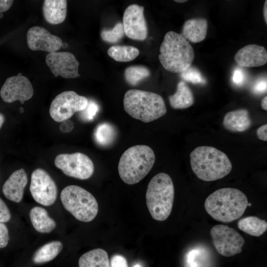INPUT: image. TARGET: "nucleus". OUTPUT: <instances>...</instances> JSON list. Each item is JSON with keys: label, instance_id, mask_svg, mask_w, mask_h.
Wrapping results in <instances>:
<instances>
[{"label": "nucleus", "instance_id": "4", "mask_svg": "<svg viewBox=\"0 0 267 267\" xmlns=\"http://www.w3.org/2000/svg\"><path fill=\"white\" fill-rule=\"evenodd\" d=\"M155 161L153 150L145 145H137L126 150L118 166L119 176L127 184L139 182L150 172Z\"/></svg>", "mask_w": 267, "mask_h": 267}, {"label": "nucleus", "instance_id": "38", "mask_svg": "<svg viewBox=\"0 0 267 267\" xmlns=\"http://www.w3.org/2000/svg\"><path fill=\"white\" fill-rule=\"evenodd\" d=\"M267 125L265 124L259 127L257 131L258 137L263 141L267 140Z\"/></svg>", "mask_w": 267, "mask_h": 267}, {"label": "nucleus", "instance_id": "18", "mask_svg": "<svg viewBox=\"0 0 267 267\" xmlns=\"http://www.w3.org/2000/svg\"><path fill=\"white\" fill-rule=\"evenodd\" d=\"M207 28L208 22L206 19H190L183 24L181 34L187 41L197 43L205 39Z\"/></svg>", "mask_w": 267, "mask_h": 267}, {"label": "nucleus", "instance_id": "23", "mask_svg": "<svg viewBox=\"0 0 267 267\" xmlns=\"http://www.w3.org/2000/svg\"><path fill=\"white\" fill-rule=\"evenodd\" d=\"M79 267H110L107 253L97 248L82 255L79 260Z\"/></svg>", "mask_w": 267, "mask_h": 267}, {"label": "nucleus", "instance_id": "42", "mask_svg": "<svg viewBox=\"0 0 267 267\" xmlns=\"http://www.w3.org/2000/svg\"><path fill=\"white\" fill-rule=\"evenodd\" d=\"M4 120H5V118H4V115L2 113H0V129L1 128L4 122Z\"/></svg>", "mask_w": 267, "mask_h": 267}, {"label": "nucleus", "instance_id": "34", "mask_svg": "<svg viewBox=\"0 0 267 267\" xmlns=\"http://www.w3.org/2000/svg\"><path fill=\"white\" fill-rule=\"evenodd\" d=\"M110 267H128L126 258L120 255H114L111 259Z\"/></svg>", "mask_w": 267, "mask_h": 267}, {"label": "nucleus", "instance_id": "28", "mask_svg": "<svg viewBox=\"0 0 267 267\" xmlns=\"http://www.w3.org/2000/svg\"><path fill=\"white\" fill-rule=\"evenodd\" d=\"M124 75L127 82L132 86H135L142 80L148 77L150 72L143 66H132L125 69Z\"/></svg>", "mask_w": 267, "mask_h": 267}, {"label": "nucleus", "instance_id": "47", "mask_svg": "<svg viewBox=\"0 0 267 267\" xmlns=\"http://www.w3.org/2000/svg\"><path fill=\"white\" fill-rule=\"evenodd\" d=\"M248 206H251V203H248Z\"/></svg>", "mask_w": 267, "mask_h": 267}, {"label": "nucleus", "instance_id": "17", "mask_svg": "<svg viewBox=\"0 0 267 267\" xmlns=\"http://www.w3.org/2000/svg\"><path fill=\"white\" fill-rule=\"evenodd\" d=\"M27 182L28 177L24 169L21 168L15 171L3 185L2 192L4 196L11 201L20 202Z\"/></svg>", "mask_w": 267, "mask_h": 267}, {"label": "nucleus", "instance_id": "21", "mask_svg": "<svg viewBox=\"0 0 267 267\" xmlns=\"http://www.w3.org/2000/svg\"><path fill=\"white\" fill-rule=\"evenodd\" d=\"M29 216L33 226L39 232L49 233L56 227L55 222L48 216L46 210L41 207L32 208Z\"/></svg>", "mask_w": 267, "mask_h": 267}, {"label": "nucleus", "instance_id": "13", "mask_svg": "<svg viewBox=\"0 0 267 267\" xmlns=\"http://www.w3.org/2000/svg\"><path fill=\"white\" fill-rule=\"evenodd\" d=\"M143 11L144 7L137 4L130 5L125 9L122 24L125 34L130 39H146L148 30Z\"/></svg>", "mask_w": 267, "mask_h": 267}, {"label": "nucleus", "instance_id": "39", "mask_svg": "<svg viewBox=\"0 0 267 267\" xmlns=\"http://www.w3.org/2000/svg\"><path fill=\"white\" fill-rule=\"evenodd\" d=\"M13 2V0H0V12H3L8 10Z\"/></svg>", "mask_w": 267, "mask_h": 267}, {"label": "nucleus", "instance_id": "3", "mask_svg": "<svg viewBox=\"0 0 267 267\" xmlns=\"http://www.w3.org/2000/svg\"><path fill=\"white\" fill-rule=\"evenodd\" d=\"M159 59L163 67L174 73L183 72L189 68L194 58V50L181 34L167 32L160 47Z\"/></svg>", "mask_w": 267, "mask_h": 267}, {"label": "nucleus", "instance_id": "40", "mask_svg": "<svg viewBox=\"0 0 267 267\" xmlns=\"http://www.w3.org/2000/svg\"><path fill=\"white\" fill-rule=\"evenodd\" d=\"M261 106L265 110H267V96H265L261 100Z\"/></svg>", "mask_w": 267, "mask_h": 267}, {"label": "nucleus", "instance_id": "32", "mask_svg": "<svg viewBox=\"0 0 267 267\" xmlns=\"http://www.w3.org/2000/svg\"><path fill=\"white\" fill-rule=\"evenodd\" d=\"M9 237L8 230L6 226L0 222V248H3L7 246Z\"/></svg>", "mask_w": 267, "mask_h": 267}, {"label": "nucleus", "instance_id": "19", "mask_svg": "<svg viewBox=\"0 0 267 267\" xmlns=\"http://www.w3.org/2000/svg\"><path fill=\"white\" fill-rule=\"evenodd\" d=\"M251 124L249 112L244 109L228 112L223 120L224 128L234 132H244L250 128Z\"/></svg>", "mask_w": 267, "mask_h": 267}, {"label": "nucleus", "instance_id": "15", "mask_svg": "<svg viewBox=\"0 0 267 267\" xmlns=\"http://www.w3.org/2000/svg\"><path fill=\"white\" fill-rule=\"evenodd\" d=\"M27 45L33 50L51 53L59 50L62 44L61 39L51 34L45 28L34 26L27 33Z\"/></svg>", "mask_w": 267, "mask_h": 267}, {"label": "nucleus", "instance_id": "1", "mask_svg": "<svg viewBox=\"0 0 267 267\" xmlns=\"http://www.w3.org/2000/svg\"><path fill=\"white\" fill-rule=\"evenodd\" d=\"M248 203L243 192L236 188L227 187L218 189L209 195L205 200L204 207L213 219L227 223L240 218Z\"/></svg>", "mask_w": 267, "mask_h": 267}, {"label": "nucleus", "instance_id": "2", "mask_svg": "<svg viewBox=\"0 0 267 267\" xmlns=\"http://www.w3.org/2000/svg\"><path fill=\"white\" fill-rule=\"evenodd\" d=\"M190 162L195 175L206 181L222 178L229 174L232 168L224 153L209 146L195 148L190 154Z\"/></svg>", "mask_w": 267, "mask_h": 267}, {"label": "nucleus", "instance_id": "11", "mask_svg": "<svg viewBox=\"0 0 267 267\" xmlns=\"http://www.w3.org/2000/svg\"><path fill=\"white\" fill-rule=\"evenodd\" d=\"M30 191L35 201L43 206H51L56 200V184L48 173L43 169L38 168L33 172Z\"/></svg>", "mask_w": 267, "mask_h": 267}, {"label": "nucleus", "instance_id": "22", "mask_svg": "<svg viewBox=\"0 0 267 267\" xmlns=\"http://www.w3.org/2000/svg\"><path fill=\"white\" fill-rule=\"evenodd\" d=\"M171 106L174 109H185L191 106L194 102L193 94L184 81L177 85L176 93L169 96Z\"/></svg>", "mask_w": 267, "mask_h": 267}, {"label": "nucleus", "instance_id": "45", "mask_svg": "<svg viewBox=\"0 0 267 267\" xmlns=\"http://www.w3.org/2000/svg\"><path fill=\"white\" fill-rule=\"evenodd\" d=\"M134 267H141V266H139V265H136Z\"/></svg>", "mask_w": 267, "mask_h": 267}, {"label": "nucleus", "instance_id": "7", "mask_svg": "<svg viewBox=\"0 0 267 267\" xmlns=\"http://www.w3.org/2000/svg\"><path fill=\"white\" fill-rule=\"evenodd\" d=\"M60 200L64 208L80 221L91 222L98 213V206L95 197L79 186L65 187L60 193Z\"/></svg>", "mask_w": 267, "mask_h": 267}, {"label": "nucleus", "instance_id": "20", "mask_svg": "<svg viewBox=\"0 0 267 267\" xmlns=\"http://www.w3.org/2000/svg\"><path fill=\"white\" fill-rule=\"evenodd\" d=\"M45 20L51 24H59L65 19L67 1L65 0H45L43 6Z\"/></svg>", "mask_w": 267, "mask_h": 267}, {"label": "nucleus", "instance_id": "27", "mask_svg": "<svg viewBox=\"0 0 267 267\" xmlns=\"http://www.w3.org/2000/svg\"><path fill=\"white\" fill-rule=\"evenodd\" d=\"M116 134L114 127L107 123L99 124L94 132V139L97 143L106 146L111 144Z\"/></svg>", "mask_w": 267, "mask_h": 267}, {"label": "nucleus", "instance_id": "14", "mask_svg": "<svg viewBox=\"0 0 267 267\" xmlns=\"http://www.w3.org/2000/svg\"><path fill=\"white\" fill-rule=\"evenodd\" d=\"M45 63L55 77L60 76L66 79L80 76L78 72L79 63L71 52L61 51L49 53Z\"/></svg>", "mask_w": 267, "mask_h": 267}, {"label": "nucleus", "instance_id": "30", "mask_svg": "<svg viewBox=\"0 0 267 267\" xmlns=\"http://www.w3.org/2000/svg\"><path fill=\"white\" fill-rule=\"evenodd\" d=\"M184 80L194 84H205L206 80L200 71L195 67H190L180 74Z\"/></svg>", "mask_w": 267, "mask_h": 267}, {"label": "nucleus", "instance_id": "29", "mask_svg": "<svg viewBox=\"0 0 267 267\" xmlns=\"http://www.w3.org/2000/svg\"><path fill=\"white\" fill-rule=\"evenodd\" d=\"M125 34L123 24L117 23L113 28L104 29L101 33L102 39L109 43H116L120 41Z\"/></svg>", "mask_w": 267, "mask_h": 267}, {"label": "nucleus", "instance_id": "41", "mask_svg": "<svg viewBox=\"0 0 267 267\" xmlns=\"http://www.w3.org/2000/svg\"><path fill=\"white\" fill-rule=\"evenodd\" d=\"M264 19L266 22V23L267 24V1L266 0L264 6Z\"/></svg>", "mask_w": 267, "mask_h": 267}, {"label": "nucleus", "instance_id": "8", "mask_svg": "<svg viewBox=\"0 0 267 267\" xmlns=\"http://www.w3.org/2000/svg\"><path fill=\"white\" fill-rule=\"evenodd\" d=\"M89 100L74 91H65L58 94L52 100L49 108L51 117L57 122L68 120L75 113L84 110Z\"/></svg>", "mask_w": 267, "mask_h": 267}, {"label": "nucleus", "instance_id": "44", "mask_svg": "<svg viewBox=\"0 0 267 267\" xmlns=\"http://www.w3.org/2000/svg\"><path fill=\"white\" fill-rule=\"evenodd\" d=\"M23 111H24V109L23 108H20V112L21 113H22Z\"/></svg>", "mask_w": 267, "mask_h": 267}, {"label": "nucleus", "instance_id": "36", "mask_svg": "<svg viewBox=\"0 0 267 267\" xmlns=\"http://www.w3.org/2000/svg\"><path fill=\"white\" fill-rule=\"evenodd\" d=\"M267 79H261L257 81L253 87V91L257 94H263L267 91Z\"/></svg>", "mask_w": 267, "mask_h": 267}, {"label": "nucleus", "instance_id": "37", "mask_svg": "<svg viewBox=\"0 0 267 267\" xmlns=\"http://www.w3.org/2000/svg\"><path fill=\"white\" fill-rule=\"evenodd\" d=\"M74 128L73 123L70 120H65L61 122L60 125V131L64 133L70 132Z\"/></svg>", "mask_w": 267, "mask_h": 267}, {"label": "nucleus", "instance_id": "10", "mask_svg": "<svg viewBox=\"0 0 267 267\" xmlns=\"http://www.w3.org/2000/svg\"><path fill=\"white\" fill-rule=\"evenodd\" d=\"M210 234L216 250L221 255L228 257L242 252L245 240L234 229L218 224L211 228Z\"/></svg>", "mask_w": 267, "mask_h": 267}, {"label": "nucleus", "instance_id": "26", "mask_svg": "<svg viewBox=\"0 0 267 267\" xmlns=\"http://www.w3.org/2000/svg\"><path fill=\"white\" fill-rule=\"evenodd\" d=\"M109 56L118 62H129L134 59L139 54V50L130 45H114L107 50Z\"/></svg>", "mask_w": 267, "mask_h": 267}, {"label": "nucleus", "instance_id": "12", "mask_svg": "<svg viewBox=\"0 0 267 267\" xmlns=\"http://www.w3.org/2000/svg\"><path fill=\"white\" fill-rule=\"evenodd\" d=\"M33 94L34 89L31 82L20 73L8 78L0 91L1 99L7 103L18 100L23 104L25 101L31 99Z\"/></svg>", "mask_w": 267, "mask_h": 267}, {"label": "nucleus", "instance_id": "43", "mask_svg": "<svg viewBox=\"0 0 267 267\" xmlns=\"http://www.w3.org/2000/svg\"><path fill=\"white\" fill-rule=\"evenodd\" d=\"M187 0H175V1L178 2H186Z\"/></svg>", "mask_w": 267, "mask_h": 267}, {"label": "nucleus", "instance_id": "31", "mask_svg": "<svg viewBox=\"0 0 267 267\" xmlns=\"http://www.w3.org/2000/svg\"><path fill=\"white\" fill-rule=\"evenodd\" d=\"M98 110L99 106L98 104L92 100H89L86 108L80 112L81 118L84 121H91L93 119Z\"/></svg>", "mask_w": 267, "mask_h": 267}, {"label": "nucleus", "instance_id": "46", "mask_svg": "<svg viewBox=\"0 0 267 267\" xmlns=\"http://www.w3.org/2000/svg\"><path fill=\"white\" fill-rule=\"evenodd\" d=\"M2 16H3V15H2V13H0V19L1 18H2Z\"/></svg>", "mask_w": 267, "mask_h": 267}, {"label": "nucleus", "instance_id": "6", "mask_svg": "<svg viewBox=\"0 0 267 267\" xmlns=\"http://www.w3.org/2000/svg\"><path fill=\"white\" fill-rule=\"evenodd\" d=\"M174 186L171 177L160 173L149 181L146 193V202L152 218L163 221L170 215L174 199Z\"/></svg>", "mask_w": 267, "mask_h": 267}, {"label": "nucleus", "instance_id": "16", "mask_svg": "<svg viewBox=\"0 0 267 267\" xmlns=\"http://www.w3.org/2000/svg\"><path fill=\"white\" fill-rule=\"evenodd\" d=\"M234 59L242 67H259L267 62V51L263 46L248 44L237 51Z\"/></svg>", "mask_w": 267, "mask_h": 267}, {"label": "nucleus", "instance_id": "24", "mask_svg": "<svg viewBox=\"0 0 267 267\" xmlns=\"http://www.w3.org/2000/svg\"><path fill=\"white\" fill-rule=\"evenodd\" d=\"M63 249L62 243L59 241L48 242L39 248L34 253L33 262L36 264L49 262L55 258Z\"/></svg>", "mask_w": 267, "mask_h": 267}, {"label": "nucleus", "instance_id": "33", "mask_svg": "<svg viewBox=\"0 0 267 267\" xmlns=\"http://www.w3.org/2000/svg\"><path fill=\"white\" fill-rule=\"evenodd\" d=\"M11 214L6 204L0 198V222H5L10 220Z\"/></svg>", "mask_w": 267, "mask_h": 267}, {"label": "nucleus", "instance_id": "5", "mask_svg": "<svg viewBox=\"0 0 267 267\" xmlns=\"http://www.w3.org/2000/svg\"><path fill=\"white\" fill-rule=\"evenodd\" d=\"M124 107L131 117L145 123L154 121L167 112L164 100L161 95L139 89H130L125 93Z\"/></svg>", "mask_w": 267, "mask_h": 267}, {"label": "nucleus", "instance_id": "35", "mask_svg": "<svg viewBox=\"0 0 267 267\" xmlns=\"http://www.w3.org/2000/svg\"><path fill=\"white\" fill-rule=\"evenodd\" d=\"M245 80V74L242 69L236 68L232 74V81L236 85L241 86Z\"/></svg>", "mask_w": 267, "mask_h": 267}, {"label": "nucleus", "instance_id": "25", "mask_svg": "<svg viewBox=\"0 0 267 267\" xmlns=\"http://www.w3.org/2000/svg\"><path fill=\"white\" fill-rule=\"evenodd\" d=\"M239 229L252 236L259 237L267 230V222L255 216H248L240 219L237 222Z\"/></svg>", "mask_w": 267, "mask_h": 267}, {"label": "nucleus", "instance_id": "9", "mask_svg": "<svg viewBox=\"0 0 267 267\" xmlns=\"http://www.w3.org/2000/svg\"><path fill=\"white\" fill-rule=\"evenodd\" d=\"M54 164L65 175L80 179L89 178L94 172L91 159L81 152L59 154L55 159Z\"/></svg>", "mask_w": 267, "mask_h": 267}]
</instances>
